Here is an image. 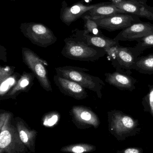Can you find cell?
Returning <instances> with one entry per match:
<instances>
[{"mask_svg": "<svg viewBox=\"0 0 153 153\" xmlns=\"http://www.w3.org/2000/svg\"><path fill=\"white\" fill-rule=\"evenodd\" d=\"M64 46L61 54L75 61L94 62L107 55L104 48L88 45L85 40L84 30H73L72 35L64 39Z\"/></svg>", "mask_w": 153, "mask_h": 153, "instance_id": "6da1fadb", "label": "cell"}, {"mask_svg": "<svg viewBox=\"0 0 153 153\" xmlns=\"http://www.w3.org/2000/svg\"><path fill=\"white\" fill-rule=\"evenodd\" d=\"M58 76L69 79L79 84L85 89L90 90L101 99L102 91L105 85V83L98 76H93L87 72L88 69L73 66H64L55 68Z\"/></svg>", "mask_w": 153, "mask_h": 153, "instance_id": "7a4b0ae2", "label": "cell"}, {"mask_svg": "<svg viewBox=\"0 0 153 153\" xmlns=\"http://www.w3.org/2000/svg\"><path fill=\"white\" fill-rule=\"evenodd\" d=\"M107 115L110 132L119 141L134 136L141 131L138 120L121 111L111 110Z\"/></svg>", "mask_w": 153, "mask_h": 153, "instance_id": "3957f363", "label": "cell"}, {"mask_svg": "<svg viewBox=\"0 0 153 153\" xmlns=\"http://www.w3.org/2000/svg\"><path fill=\"white\" fill-rule=\"evenodd\" d=\"M113 67L116 71L130 75L137 58L141 53L134 47L121 46L120 45L105 50Z\"/></svg>", "mask_w": 153, "mask_h": 153, "instance_id": "277c9868", "label": "cell"}, {"mask_svg": "<svg viewBox=\"0 0 153 153\" xmlns=\"http://www.w3.org/2000/svg\"><path fill=\"white\" fill-rule=\"evenodd\" d=\"M20 29L32 44L40 47L46 48L57 41L52 30L42 23L24 22L21 24Z\"/></svg>", "mask_w": 153, "mask_h": 153, "instance_id": "5b68a950", "label": "cell"}, {"mask_svg": "<svg viewBox=\"0 0 153 153\" xmlns=\"http://www.w3.org/2000/svg\"><path fill=\"white\" fill-rule=\"evenodd\" d=\"M22 56L23 62L34 74L41 87L46 91L52 92L53 89L46 68L48 66L47 62L28 48H22Z\"/></svg>", "mask_w": 153, "mask_h": 153, "instance_id": "8992f818", "label": "cell"}, {"mask_svg": "<svg viewBox=\"0 0 153 153\" xmlns=\"http://www.w3.org/2000/svg\"><path fill=\"white\" fill-rule=\"evenodd\" d=\"M95 21L100 29L107 31L123 30L135 23L142 22L140 17L131 13H117L105 18L93 19Z\"/></svg>", "mask_w": 153, "mask_h": 153, "instance_id": "52a82bcc", "label": "cell"}, {"mask_svg": "<svg viewBox=\"0 0 153 153\" xmlns=\"http://www.w3.org/2000/svg\"><path fill=\"white\" fill-rule=\"evenodd\" d=\"M107 3L108 2L95 4H86L82 1L69 6L66 1H63L62 2V7L60 9V19L66 25L70 26L72 22L81 18L87 12Z\"/></svg>", "mask_w": 153, "mask_h": 153, "instance_id": "ba28073f", "label": "cell"}, {"mask_svg": "<svg viewBox=\"0 0 153 153\" xmlns=\"http://www.w3.org/2000/svg\"><path fill=\"white\" fill-rule=\"evenodd\" d=\"M112 4L128 13L153 21V8L147 5L146 0H120Z\"/></svg>", "mask_w": 153, "mask_h": 153, "instance_id": "9c48e42d", "label": "cell"}, {"mask_svg": "<svg viewBox=\"0 0 153 153\" xmlns=\"http://www.w3.org/2000/svg\"><path fill=\"white\" fill-rule=\"evenodd\" d=\"M153 34V24L150 22L135 23L122 30L114 39L117 41H136Z\"/></svg>", "mask_w": 153, "mask_h": 153, "instance_id": "30bf717a", "label": "cell"}, {"mask_svg": "<svg viewBox=\"0 0 153 153\" xmlns=\"http://www.w3.org/2000/svg\"><path fill=\"white\" fill-rule=\"evenodd\" d=\"M53 80L60 91L64 95L79 100L88 98V93L85 88L75 82L57 74L54 75Z\"/></svg>", "mask_w": 153, "mask_h": 153, "instance_id": "8fae6325", "label": "cell"}, {"mask_svg": "<svg viewBox=\"0 0 153 153\" xmlns=\"http://www.w3.org/2000/svg\"><path fill=\"white\" fill-rule=\"evenodd\" d=\"M105 81L121 91H133L136 89L137 80L129 74L116 71L105 74Z\"/></svg>", "mask_w": 153, "mask_h": 153, "instance_id": "7c38bea8", "label": "cell"}, {"mask_svg": "<svg viewBox=\"0 0 153 153\" xmlns=\"http://www.w3.org/2000/svg\"><path fill=\"white\" fill-rule=\"evenodd\" d=\"M35 77L32 73H23L14 86L6 94L1 96V100L15 99L20 93L28 91L33 85Z\"/></svg>", "mask_w": 153, "mask_h": 153, "instance_id": "4fadbf2b", "label": "cell"}, {"mask_svg": "<svg viewBox=\"0 0 153 153\" xmlns=\"http://www.w3.org/2000/svg\"><path fill=\"white\" fill-rule=\"evenodd\" d=\"M112 2L93 8L86 12L84 15H87L92 19L105 18L111 16L117 13H128L127 12L119 9L113 5Z\"/></svg>", "mask_w": 153, "mask_h": 153, "instance_id": "5bb4252c", "label": "cell"}, {"mask_svg": "<svg viewBox=\"0 0 153 153\" xmlns=\"http://www.w3.org/2000/svg\"><path fill=\"white\" fill-rule=\"evenodd\" d=\"M84 36L86 43L90 45L105 50L119 45V41L114 39L109 38L105 36H97L89 34L84 30Z\"/></svg>", "mask_w": 153, "mask_h": 153, "instance_id": "9a60e30c", "label": "cell"}, {"mask_svg": "<svg viewBox=\"0 0 153 153\" xmlns=\"http://www.w3.org/2000/svg\"><path fill=\"white\" fill-rule=\"evenodd\" d=\"M71 112L75 117L80 119L84 122L91 123L95 126L99 125V121L98 117L90 108L75 105L73 106Z\"/></svg>", "mask_w": 153, "mask_h": 153, "instance_id": "2e32d148", "label": "cell"}, {"mask_svg": "<svg viewBox=\"0 0 153 153\" xmlns=\"http://www.w3.org/2000/svg\"><path fill=\"white\" fill-rule=\"evenodd\" d=\"M134 70L143 74L153 75V53L138 57L134 65Z\"/></svg>", "mask_w": 153, "mask_h": 153, "instance_id": "e0dca14e", "label": "cell"}, {"mask_svg": "<svg viewBox=\"0 0 153 153\" xmlns=\"http://www.w3.org/2000/svg\"><path fill=\"white\" fill-rule=\"evenodd\" d=\"M81 18L84 21V30L86 32L95 36H104L95 21L90 19L87 15H84Z\"/></svg>", "mask_w": 153, "mask_h": 153, "instance_id": "ac0fdd59", "label": "cell"}, {"mask_svg": "<svg viewBox=\"0 0 153 153\" xmlns=\"http://www.w3.org/2000/svg\"><path fill=\"white\" fill-rule=\"evenodd\" d=\"M149 92L143 98L142 105L145 112L150 113L153 117V85H149Z\"/></svg>", "mask_w": 153, "mask_h": 153, "instance_id": "d6986e66", "label": "cell"}, {"mask_svg": "<svg viewBox=\"0 0 153 153\" xmlns=\"http://www.w3.org/2000/svg\"><path fill=\"white\" fill-rule=\"evenodd\" d=\"M135 48L142 53L145 50L153 48V34L136 40Z\"/></svg>", "mask_w": 153, "mask_h": 153, "instance_id": "ffe728a7", "label": "cell"}, {"mask_svg": "<svg viewBox=\"0 0 153 153\" xmlns=\"http://www.w3.org/2000/svg\"><path fill=\"white\" fill-rule=\"evenodd\" d=\"M14 67L13 66H1L0 68V82L1 84L13 73Z\"/></svg>", "mask_w": 153, "mask_h": 153, "instance_id": "44dd1931", "label": "cell"}, {"mask_svg": "<svg viewBox=\"0 0 153 153\" xmlns=\"http://www.w3.org/2000/svg\"><path fill=\"white\" fill-rule=\"evenodd\" d=\"M11 137L10 132L7 130L2 131L0 136V148L4 149L8 146L11 142Z\"/></svg>", "mask_w": 153, "mask_h": 153, "instance_id": "7402d4cb", "label": "cell"}, {"mask_svg": "<svg viewBox=\"0 0 153 153\" xmlns=\"http://www.w3.org/2000/svg\"><path fill=\"white\" fill-rule=\"evenodd\" d=\"M117 153H144L143 149L141 148H128L121 151H118Z\"/></svg>", "mask_w": 153, "mask_h": 153, "instance_id": "603a6c76", "label": "cell"}, {"mask_svg": "<svg viewBox=\"0 0 153 153\" xmlns=\"http://www.w3.org/2000/svg\"><path fill=\"white\" fill-rule=\"evenodd\" d=\"M21 140L23 143H27L28 141V137L26 133L23 130H21L19 133Z\"/></svg>", "mask_w": 153, "mask_h": 153, "instance_id": "cb8c5ba5", "label": "cell"}, {"mask_svg": "<svg viewBox=\"0 0 153 153\" xmlns=\"http://www.w3.org/2000/svg\"><path fill=\"white\" fill-rule=\"evenodd\" d=\"M72 151L75 153H82L84 152V149L81 146H75L72 149Z\"/></svg>", "mask_w": 153, "mask_h": 153, "instance_id": "d4e9b609", "label": "cell"}, {"mask_svg": "<svg viewBox=\"0 0 153 153\" xmlns=\"http://www.w3.org/2000/svg\"><path fill=\"white\" fill-rule=\"evenodd\" d=\"M57 120V116H54L51 119L48 120L47 122V125L49 126H52L54 125L56 122Z\"/></svg>", "mask_w": 153, "mask_h": 153, "instance_id": "484cf974", "label": "cell"}, {"mask_svg": "<svg viewBox=\"0 0 153 153\" xmlns=\"http://www.w3.org/2000/svg\"><path fill=\"white\" fill-rule=\"evenodd\" d=\"M83 1L89 4L92 1V0H83Z\"/></svg>", "mask_w": 153, "mask_h": 153, "instance_id": "4316f807", "label": "cell"}, {"mask_svg": "<svg viewBox=\"0 0 153 153\" xmlns=\"http://www.w3.org/2000/svg\"><path fill=\"white\" fill-rule=\"evenodd\" d=\"M11 1H16V0H10Z\"/></svg>", "mask_w": 153, "mask_h": 153, "instance_id": "83f0119b", "label": "cell"}]
</instances>
